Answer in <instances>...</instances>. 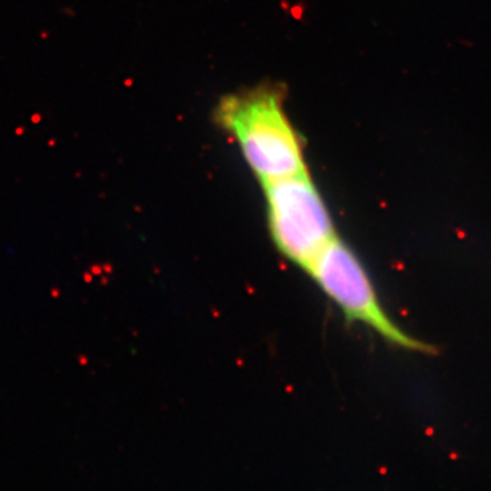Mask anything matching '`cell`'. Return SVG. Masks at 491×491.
<instances>
[{"instance_id": "cell-1", "label": "cell", "mask_w": 491, "mask_h": 491, "mask_svg": "<svg viewBox=\"0 0 491 491\" xmlns=\"http://www.w3.org/2000/svg\"><path fill=\"white\" fill-rule=\"evenodd\" d=\"M219 121L235 135L244 159L261 183L308 171L281 96L272 89H257L222 100Z\"/></svg>"}, {"instance_id": "cell-2", "label": "cell", "mask_w": 491, "mask_h": 491, "mask_svg": "<svg viewBox=\"0 0 491 491\" xmlns=\"http://www.w3.org/2000/svg\"><path fill=\"white\" fill-rule=\"evenodd\" d=\"M276 249L308 270L338 233L329 211L308 171L262 183Z\"/></svg>"}, {"instance_id": "cell-3", "label": "cell", "mask_w": 491, "mask_h": 491, "mask_svg": "<svg viewBox=\"0 0 491 491\" xmlns=\"http://www.w3.org/2000/svg\"><path fill=\"white\" fill-rule=\"evenodd\" d=\"M306 272L349 321L366 325L393 346L437 354L436 347L412 338L389 319L362 262L340 239L328 244Z\"/></svg>"}]
</instances>
